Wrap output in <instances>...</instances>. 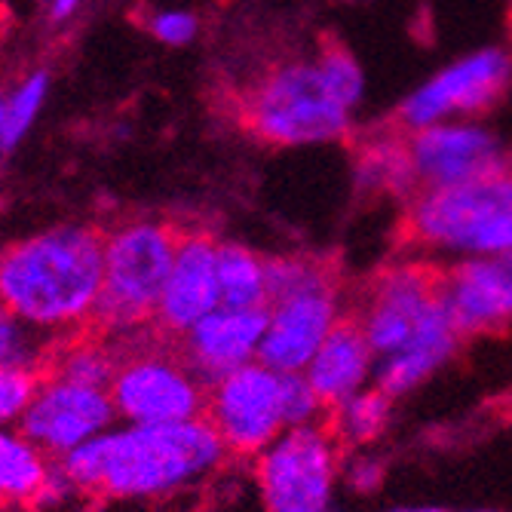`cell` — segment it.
Wrapping results in <instances>:
<instances>
[{
  "instance_id": "obj_14",
  "label": "cell",
  "mask_w": 512,
  "mask_h": 512,
  "mask_svg": "<svg viewBox=\"0 0 512 512\" xmlns=\"http://www.w3.org/2000/svg\"><path fill=\"white\" fill-rule=\"evenodd\" d=\"M439 298L463 338L497 332L512 322V267L503 255H467L439 270Z\"/></svg>"
},
{
  "instance_id": "obj_22",
  "label": "cell",
  "mask_w": 512,
  "mask_h": 512,
  "mask_svg": "<svg viewBox=\"0 0 512 512\" xmlns=\"http://www.w3.org/2000/svg\"><path fill=\"white\" fill-rule=\"evenodd\" d=\"M50 375L86 384V387H108L117 368V350L96 338H68L46 359Z\"/></svg>"
},
{
  "instance_id": "obj_21",
  "label": "cell",
  "mask_w": 512,
  "mask_h": 512,
  "mask_svg": "<svg viewBox=\"0 0 512 512\" xmlns=\"http://www.w3.org/2000/svg\"><path fill=\"white\" fill-rule=\"evenodd\" d=\"M218 289L221 307L255 310L267 307V264L249 246L221 243L218 246Z\"/></svg>"
},
{
  "instance_id": "obj_34",
  "label": "cell",
  "mask_w": 512,
  "mask_h": 512,
  "mask_svg": "<svg viewBox=\"0 0 512 512\" xmlns=\"http://www.w3.org/2000/svg\"><path fill=\"white\" fill-rule=\"evenodd\" d=\"M503 261H506V264L512 267V252H503Z\"/></svg>"
},
{
  "instance_id": "obj_1",
  "label": "cell",
  "mask_w": 512,
  "mask_h": 512,
  "mask_svg": "<svg viewBox=\"0 0 512 512\" xmlns=\"http://www.w3.org/2000/svg\"><path fill=\"white\" fill-rule=\"evenodd\" d=\"M105 270V237L62 224L0 252V301L34 332L71 338L92 319Z\"/></svg>"
},
{
  "instance_id": "obj_15",
  "label": "cell",
  "mask_w": 512,
  "mask_h": 512,
  "mask_svg": "<svg viewBox=\"0 0 512 512\" xmlns=\"http://www.w3.org/2000/svg\"><path fill=\"white\" fill-rule=\"evenodd\" d=\"M267 325V307L234 310L215 307L194 329L181 335V359L191 365L194 375L212 387L230 371H237L258 359L261 335Z\"/></svg>"
},
{
  "instance_id": "obj_24",
  "label": "cell",
  "mask_w": 512,
  "mask_h": 512,
  "mask_svg": "<svg viewBox=\"0 0 512 512\" xmlns=\"http://www.w3.org/2000/svg\"><path fill=\"white\" fill-rule=\"evenodd\" d=\"M46 92H50V77H46V71H34L4 102V123H0V151L4 154L13 151L25 138V132L31 129V123L43 108Z\"/></svg>"
},
{
  "instance_id": "obj_30",
  "label": "cell",
  "mask_w": 512,
  "mask_h": 512,
  "mask_svg": "<svg viewBox=\"0 0 512 512\" xmlns=\"http://www.w3.org/2000/svg\"><path fill=\"white\" fill-rule=\"evenodd\" d=\"M341 482H347V488L356 494L378 491L384 482V463L375 454L359 451V454L341 460Z\"/></svg>"
},
{
  "instance_id": "obj_35",
  "label": "cell",
  "mask_w": 512,
  "mask_h": 512,
  "mask_svg": "<svg viewBox=\"0 0 512 512\" xmlns=\"http://www.w3.org/2000/svg\"><path fill=\"white\" fill-rule=\"evenodd\" d=\"M4 102H7V99H0V123H4Z\"/></svg>"
},
{
  "instance_id": "obj_28",
  "label": "cell",
  "mask_w": 512,
  "mask_h": 512,
  "mask_svg": "<svg viewBox=\"0 0 512 512\" xmlns=\"http://www.w3.org/2000/svg\"><path fill=\"white\" fill-rule=\"evenodd\" d=\"M40 368L28 365H0V424L19 427L25 411L40 387Z\"/></svg>"
},
{
  "instance_id": "obj_20",
  "label": "cell",
  "mask_w": 512,
  "mask_h": 512,
  "mask_svg": "<svg viewBox=\"0 0 512 512\" xmlns=\"http://www.w3.org/2000/svg\"><path fill=\"white\" fill-rule=\"evenodd\" d=\"M390 411H393V399L371 384L347 396L344 402L332 405L329 417H325V427L332 430L341 448H362L387 430Z\"/></svg>"
},
{
  "instance_id": "obj_16",
  "label": "cell",
  "mask_w": 512,
  "mask_h": 512,
  "mask_svg": "<svg viewBox=\"0 0 512 512\" xmlns=\"http://www.w3.org/2000/svg\"><path fill=\"white\" fill-rule=\"evenodd\" d=\"M215 307H221L218 243L203 234L181 237L154 319L166 335L181 338Z\"/></svg>"
},
{
  "instance_id": "obj_25",
  "label": "cell",
  "mask_w": 512,
  "mask_h": 512,
  "mask_svg": "<svg viewBox=\"0 0 512 512\" xmlns=\"http://www.w3.org/2000/svg\"><path fill=\"white\" fill-rule=\"evenodd\" d=\"M264 264H267V304L276 298L295 295V292L335 283V273L316 258L289 255V258H270Z\"/></svg>"
},
{
  "instance_id": "obj_27",
  "label": "cell",
  "mask_w": 512,
  "mask_h": 512,
  "mask_svg": "<svg viewBox=\"0 0 512 512\" xmlns=\"http://www.w3.org/2000/svg\"><path fill=\"white\" fill-rule=\"evenodd\" d=\"M316 62L322 68V77L329 83V89L335 92V99L353 111L356 102L362 99V71L356 65V59L344 50L341 43H322V50L316 53Z\"/></svg>"
},
{
  "instance_id": "obj_18",
  "label": "cell",
  "mask_w": 512,
  "mask_h": 512,
  "mask_svg": "<svg viewBox=\"0 0 512 512\" xmlns=\"http://www.w3.org/2000/svg\"><path fill=\"white\" fill-rule=\"evenodd\" d=\"M375 368L378 356L371 353L356 316H341L307 362L304 378L310 381L325 411H329L347 396L375 384Z\"/></svg>"
},
{
  "instance_id": "obj_13",
  "label": "cell",
  "mask_w": 512,
  "mask_h": 512,
  "mask_svg": "<svg viewBox=\"0 0 512 512\" xmlns=\"http://www.w3.org/2000/svg\"><path fill=\"white\" fill-rule=\"evenodd\" d=\"M408 157L417 178V194L470 181L506 160L497 138L467 123H433L408 135Z\"/></svg>"
},
{
  "instance_id": "obj_4",
  "label": "cell",
  "mask_w": 512,
  "mask_h": 512,
  "mask_svg": "<svg viewBox=\"0 0 512 512\" xmlns=\"http://www.w3.org/2000/svg\"><path fill=\"white\" fill-rule=\"evenodd\" d=\"M175 249L178 234L160 221H129L108 234L102 292L92 319L114 338L145 329L157 313Z\"/></svg>"
},
{
  "instance_id": "obj_23",
  "label": "cell",
  "mask_w": 512,
  "mask_h": 512,
  "mask_svg": "<svg viewBox=\"0 0 512 512\" xmlns=\"http://www.w3.org/2000/svg\"><path fill=\"white\" fill-rule=\"evenodd\" d=\"M359 181L368 188H384L393 194L414 197L417 194V178L408 157V135L405 138H384V142L365 145L359 160Z\"/></svg>"
},
{
  "instance_id": "obj_36",
  "label": "cell",
  "mask_w": 512,
  "mask_h": 512,
  "mask_svg": "<svg viewBox=\"0 0 512 512\" xmlns=\"http://www.w3.org/2000/svg\"><path fill=\"white\" fill-rule=\"evenodd\" d=\"M460 512H494V509H460Z\"/></svg>"
},
{
  "instance_id": "obj_9",
  "label": "cell",
  "mask_w": 512,
  "mask_h": 512,
  "mask_svg": "<svg viewBox=\"0 0 512 512\" xmlns=\"http://www.w3.org/2000/svg\"><path fill=\"white\" fill-rule=\"evenodd\" d=\"M111 427H117V408L108 387H86L56 375L40 378L34 402L19 421V430L50 460L105 436Z\"/></svg>"
},
{
  "instance_id": "obj_2",
  "label": "cell",
  "mask_w": 512,
  "mask_h": 512,
  "mask_svg": "<svg viewBox=\"0 0 512 512\" xmlns=\"http://www.w3.org/2000/svg\"><path fill=\"white\" fill-rule=\"evenodd\" d=\"M227 460L206 417L184 424H117L102 436L99 497L166 500L200 488Z\"/></svg>"
},
{
  "instance_id": "obj_5",
  "label": "cell",
  "mask_w": 512,
  "mask_h": 512,
  "mask_svg": "<svg viewBox=\"0 0 512 512\" xmlns=\"http://www.w3.org/2000/svg\"><path fill=\"white\" fill-rule=\"evenodd\" d=\"M344 448L319 424L289 427L255 457L264 512H347L338 503Z\"/></svg>"
},
{
  "instance_id": "obj_19",
  "label": "cell",
  "mask_w": 512,
  "mask_h": 512,
  "mask_svg": "<svg viewBox=\"0 0 512 512\" xmlns=\"http://www.w3.org/2000/svg\"><path fill=\"white\" fill-rule=\"evenodd\" d=\"M53 476V460L46 457L19 427L0 424V500L4 503H43Z\"/></svg>"
},
{
  "instance_id": "obj_11",
  "label": "cell",
  "mask_w": 512,
  "mask_h": 512,
  "mask_svg": "<svg viewBox=\"0 0 512 512\" xmlns=\"http://www.w3.org/2000/svg\"><path fill=\"white\" fill-rule=\"evenodd\" d=\"M439 295V267L430 264H399L384 270L371 295L365 298L362 313L356 316L359 329L378 359L399 353L414 329L417 319Z\"/></svg>"
},
{
  "instance_id": "obj_8",
  "label": "cell",
  "mask_w": 512,
  "mask_h": 512,
  "mask_svg": "<svg viewBox=\"0 0 512 512\" xmlns=\"http://www.w3.org/2000/svg\"><path fill=\"white\" fill-rule=\"evenodd\" d=\"M279 393H283V375L258 359L209 387L206 421L221 436L227 454L258 457L286 430Z\"/></svg>"
},
{
  "instance_id": "obj_29",
  "label": "cell",
  "mask_w": 512,
  "mask_h": 512,
  "mask_svg": "<svg viewBox=\"0 0 512 512\" xmlns=\"http://www.w3.org/2000/svg\"><path fill=\"white\" fill-rule=\"evenodd\" d=\"M279 402H283L286 430L289 427H307V424H319L322 421L325 405L313 393L310 381L304 378V371H292V375H283V393H279Z\"/></svg>"
},
{
  "instance_id": "obj_3",
  "label": "cell",
  "mask_w": 512,
  "mask_h": 512,
  "mask_svg": "<svg viewBox=\"0 0 512 512\" xmlns=\"http://www.w3.org/2000/svg\"><path fill=\"white\" fill-rule=\"evenodd\" d=\"M243 123L267 145L295 148L341 138L350 111L335 99L313 56L270 65L243 92Z\"/></svg>"
},
{
  "instance_id": "obj_32",
  "label": "cell",
  "mask_w": 512,
  "mask_h": 512,
  "mask_svg": "<svg viewBox=\"0 0 512 512\" xmlns=\"http://www.w3.org/2000/svg\"><path fill=\"white\" fill-rule=\"evenodd\" d=\"M80 7V0H50V13H53V19L56 22H62V19H68V16H74V10Z\"/></svg>"
},
{
  "instance_id": "obj_26",
  "label": "cell",
  "mask_w": 512,
  "mask_h": 512,
  "mask_svg": "<svg viewBox=\"0 0 512 512\" xmlns=\"http://www.w3.org/2000/svg\"><path fill=\"white\" fill-rule=\"evenodd\" d=\"M53 347L50 338L34 332L31 325L19 322L0 301V365H28L43 368Z\"/></svg>"
},
{
  "instance_id": "obj_31",
  "label": "cell",
  "mask_w": 512,
  "mask_h": 512,
  "mask_svg": "<svg viewBox=\"0 0 512 512\" xmlns=\"http://www.w3.org/2000/svg\"><path fill=\"white\" fill-rule=\"evenodd\" d=\"M151 34L166 43V46H184L197 37V16L184 13V10H163L157 16H151L148 22Z\"/></svg>"
},
{
  "instance_id": "obj_33",
  "label": "cell",
  "mask_w": 512,
  "mask_h": 512,
  "mask_svg": "<svg viewBox=\"0 0 512 512\" xmlns=\"http://www.w3.org/2000/svg\"><path fill=\"white\" fill-rule=\"evenodd\" d=\"M387 512H445V509H439V506H393Z\"/></svg>"
},
{
  "instance_id": "obj_10",
  "label": "cell",
  "mask_w": 512,
  "mask_h": 512,
  "mask_svg": "<svg viewBox=\"0 0 512 512\" xmlns=\"http://www.w3.org/2000/svg\"><path fill=\"white\" fill-rule=\"evenodd\" d=\"M512 74V62L500 50H479L467 59H460L439 71L430 83L402 102L399 108V129L414 132L433 126L451 114H479L491 108L500 92L506 89Z\"/></svg>"
},
{
  "instance_id": "obj_7",
  "label": "cell",
  "mask_w": 512,
  "mask_h": 512,
  "mask_svg": "<svg viewBox=\"0 0 512 512\" xmlns=\"http://www.w3.org/2000/svg\"><path fill=\"white\" fill-rule=\"evenodd\" d=\"M506 209H512V157L470 181L414 194L402 237L414 246L467 252L479 230Z\"/></svg>"
},
{
  "instance_id": "obj_12",
  "label": "cell",
  "mask_w": 512,
  "mask_h": 512,
  "mask_svg": "<svg viewBox=\"0 0 512 512\" xmlns=\"http://www.w3.org/2000/svg\"><path fill=\"white\" fill-rule=\"evenodd\" d=\"M338 319H341L338 283L270 301L267 325L258 347V362L279 371V375L304 371Z\"/></svg>"
},
{
  "instance_id": "obj_17",
  "label": "cell",
  "mask_w": 512,
  "mask_h": 512,
  "mask_svg": "<svg viewBox=\"0 0 512 512\" xmlns=\"http://www.w3.org/2000/svg\"><path fill=\"white\" fill-rule=\"evenodd\" d=\"M460 341H463V335L454 329L442 298L436 295L433 304L424 310V316L417 319V329H414L411 341L399 353L378 359L375 387L381 393H387L390 399L411 393L417 384H424L433 371H439L457 353Z\"/></svg>"
},
{
  "instance_id": "obj_6",
  "label": "cell",
  "mask_w": 512,
  "mask_h": 512,
  "mask_svg": "<svg viewBox=\"0 0 512 512\" xmlns=\"http://www.w3.org/2000/svg\"><path fill=\"white\" fill-rule=\"evenodd\" d=\"M108 393L117 408V421L154 427L206 417L209 387L194 375L181 353L138 344L117 353Z\"/></svg>"
}]
</instances>
